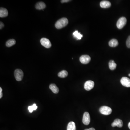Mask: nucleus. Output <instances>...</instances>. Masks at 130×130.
<instances>
[{
  "mask_svg": "<svg viewBox=\"0 0 130 130\" xmlns=\"http://www.w3.org/2000/svg\"><path fill=\"white\" fill-rule=\"evenodd\" d=\"M14 76L17 81H21L23 77L24 73L23 71L20 69H16L15 71Z\"/></svg>",
  "mask_w": 130,
  "mask_h": 130,
  "instance_id": "20e7f679",
  "label": "nucleus"
},
{
  "mask_svg": "<svg viewBox=\"0 0 130 130\" xmlns=\"http://www.w3.org/2000/svg\"><path fill=\"white\" fill-rule=\"evenodd\" d=\"M100 6L102 8H107L110 7L111 3L110 1H102L100 3Z\"/></svg>",
  "mask_w": 130,
  "mask_h": 130,
  "instance_id": "9b49d317",
  "label": "nucleus"
},
{
  "mask_svg": "<svg viewBox=\"0 0 130 130\" xmlns=\"http://www.w3.org/2000/svg\"><path fill=\"white\" fill-rule=\"evenodd\" d=\"M128 127H129V128L130 129V122H129V124H128Z\"/></svg>",
  "mask_w": 130,
  "mask_h": 130,
  "instance_id": "bb28decb",
  "label": "nucleus"
},
{
  "mask_svg": "<svg viewBox=\"0 0 130 130\" xmlns=\"http://www.w3.org/2000/svg\"><path fill=\"white\" fill-rule=\"evenodd\" d=\"M73 35L75 38L77 40H81V38L83 37V35L80 34V32H79L78 31H76L73 32Z\"/></svg>",
  "mask_w": 130,
  "mask_h": 130,
  "instance_id": "a211bd4d",
  "label": "nucleus"
},
{
  "mask_svg": "<svg viewBox=\"0 0 130 130\" xmlns=\"http://www.w3.org/2000/svg\"><path fill=\"white\" fill-rule=\"evenodd\" d=\"M99 111L103 115H108L112 113V110L110 107L107 106H103L100 108Z\"/></svg>",
  "mask_w": 130,
  "mask_h": 130,
  "instance_id": "7ed1b4c3",
  "label": "nucleus"
},
{
  "mask_svg": "<svg viewBox=\"0 0 130 130\" xmlns=\"http://www.w3.org/2000/svg\"><path fill=\"white\" fill-rule=\"evenodd\" d=\"M126 45L127 47L130 48V35L128 37L126 41Z\"/></svg>",
  "mask_w": 130,
  "mask_h": 130,
  "instance_id": "4be33fe9",
  "label": "nucleus"
},
{
  "mask_svg": "<svg viewBox=\"0 0 130 130\" xmlns=\"http://www.w3.org/2000/svg\"><path fill=\"white\" fill-rule=\"evenodd\" d=\"M37 108V106L36 104L34 103L32 106H29L28 109L29 110V112L31 113L33 112V111L36 110Z\"/></svg>",
  "mask_w": 130,
  "mask_h": 130,
  "instance_id": "412c9836",
  "label": "nucleus"
},
{
  "mask_svg": "<svg viewBox=\"0 0 130 130\" xmlns=\"http://www.w3.org/2000/svg\"><path fill=\"white\" fill-rule=\"evenodd\" d=\"M118 44L119 43H118V41L116 39H112L109 42V45L110 47H113V48L116 47L118 46Z\"/></svg>",
  "mask_w": 130,
  "mask_h": 130,
  "instance_id": "2eb2a0df",
  "label": "nucleus"
},
{
  "mask_svg": "<svg viewBox=\"0 0 130 130\" xmlns=\"http://www.w3.org/2000/svg\"><path fill=\"white\" fill-rule=\"evenodd\" d=\"M3 97V93H2V89L1 87H0V99H1Z\"/></svg>",
  "mask_w": 130,
  "mask_h": 130,
  "instance_id": "5701e85b",
  "label": "nucleus"
},
{
  "mask_svg": "<svg viewBox=\"0 0 130 130\" xmlns=\"http://www.w3.org/2000/svg\"><path fill=\"white\" fill-rule=\"evenodd\" d=\"M84 130H96L93 128H89V129H85Z\"/></svg>",
  "mask_w": 130,
  "mask_h": 130,
  "instance_id": "a878e982",
  "label": "nucleus"
},
{
  "mask_svg": "<svg viewBox=\"0 0 130 130\" xmlns=\"http://www.w3.org/2000/svg\"><path fill=\"white\" fill-rule=\"evenodd\" d=\"M49 89L55 94H57L59 93V88L55 84H51L49 85Z\"/></svg>",
  "mask_w": 130,
  "mask_h": 130,
  "instance_id": "4468645a",
  "label": "nucleus"
},
{
  "mask_svg": "<svg viewBox=\"0 0 130 130\" xmlns=\"http://www.w3.org/2000/svg\"><path fill=\"white\" fill-rule=\"evenodd\" d=\"M123 123L122 120L119 119H116L111 124V126L113 127H117L119 128H121L123 126Z\"/></svg>",
  "mask_w": 130,
  "mask_h": 130,
  "instance_id": "9d476101",
  "label": "nucleus"
},
{
  "mask_svg": "<svg viewBox=\"0 0 130 130\" xmlns=\"http://www.w3.org/2000/svg\"><path fill=\"white\" fill-rule=\"evenodd\" d=\"M90 57L87 55H82L80 58V61L83 64H88L90 62Z\"/></svg>",
  "mask_w": 130,
  "mask_h": 130,
  "instance_id": "6e6552de",
  "label": "nucleus"
},
{
  "mask_svg": "<svg viewBox=\"0 0 130 130\" xmlns=\"http://www.w3.org/2000/svg\"><path fill=\"white\" fill-rule=\"evenodd\" d=\"M67 130H76V126L73 122H71L68 124Z\"/></svg>",
  "mask_w": 130,
  "mask_h": 130,
  "instance_id": "dca6fc26",
  "label": "nucleus"
},
{
  "mask_svg": "<svg viewBox=\"0 0 130 130\" xmlns=\"http://www.w3.org/2000/svg\"><path fill=\"white\" fill-rule=\"evenodd\" d=\"M94 86V83L91 80H89L85 82L84 84V88L86 90L90 91Z\"/></svg>",
  "mask_w": 130,
  "mask_h": 130,
  "instance_id": "0eeeda50",
  "label": "nucleus"
},
{
  "mask_svg": "<svg viewBox=\"0 0 130 130\" xmlns=\"http://www.w3.org/2000/svg\"><path fill=\"white\" fill-rule=\"evenodd\" d=\"M121 84L126 87H130V79L127 77H123L120 80Z\"/></svg>",
  "mask_w": 130,
  "mask_h": 130,
  "instance_id": "1a4fd4ad",
  "label": "nucleus"
},
{
  "mask_svg": "<svg viewBox=\"0 0 130 130\" xmlns=\"http://www.w3.org/2000/svg\"><path fill=\"white\" fill-rule=\"evenodd\" d=\"M40 43L43 46L46 48H49L51 47V43L49 39L43 38L40 40Z\"/></svg>",
  "mask_w": 130,
  "mask_h": 130,
  "instance_id": "423d86ee",
  "label": "nucleus"
},
{
  "mask_svg": "<svg viewBox=\"0 0 130 130\" xmlns=\"http://www.w3.org/2000/svg\"><path fill=\"white\" fill-rule=\"evenodd\" d=\"M82 122L85 125H88L90 122V117L88 112H85L83 114L82 119Z\"/></svg>",
  "mask_w": 130,
  "mask_h": 130,
  "instance_id": "39448f33",
  "label": "nucleus"
},
{
  "mask_svg": "<svg viewBox=\"0 0 130 130\" xmlns=\"http://www.w3.org/2000/svg\"><path fill=\"white\" fill-rule=\"evenodd\" d=\"M127 20L125 17L120 18L117 22V27L119 29H122L124 28L127 23Z\"/></svg>",
  "mask_w": 130,
  "mask_h": 130,
  "instance_id": "f03ea898",
  "label": "nucleus"
},
{
  "mask_svg": "<svg viewBox=\"0 0 130 130\" xmlns=\"http://www.w3.org/2000/svg\"><path fill=\"white\" fill-rule=\"evenodd\" d=\"M46 7L45 4L43 2H39L37 3L35 5V8L38 10H42Z\"/></svg>",
  "mask_w": 130,
  "mask_h": 130,
  "instance_id": "ddd939ff",
  "label": "nucleus"
},
{
  "mask_svg": "<svg viewBox=\"0 0 130 130\" xmlns=\"http://www.w3.org/2000/svg\"><path fill=\"white\" fill-rule=\"evenodd\" d=\"M58 76L60 78H64L68 76V72L65 70H63L59 72Z\"/></svg>",
  "mask_w": 130,
  "mask_h": 130,
  "instance_id": "6ab92c4d",
  "label": "nucleus"
},
{
  "mask_svg": "<svg viewBox=\"0 0 130 130\" xmlns=\"http://www.w3.org/2000/svg\"><path fill=\"white\" fill-rule=\"evenodd\" d=\"M15 43H16V41L14 39H10L7 41L6 44V46L8 48H9L15 45Z\"/></svg>",
  "mask_w": 130,
  "mask_h": 130,
  "instance_id": "f3484780",
  "label": "nucleus"
},
{
  "mask_svg": "<svg viewBox=\"0 0 130 130\" xmlns=\"http://www.w3.org/2000/svg\"><path fill=\"white\" fill-rule=\"evenodd\" d=\"M117 65L114 61L111 60L109 62V67L110 69L111 70H114L116 69Z\"/></svg>",
  "mask_w": 130,
  "mask_h": 130,
  "instance_id": "aec40b11",
  "label": "nucleus"
},
{
  "mask_svg": "<svg viewBox=\"0 0 130 130\" xmlns=\"http://www.w3.org/2000/svg\"><path fill=\"white\" fill-rule=\"evenodd\" d=\"M8 11L6 9L3 7L0 8V17L1 18L5 17L8 15Z\"/></svg>",
  "mask_w": 130,
  "mask_h": 130,
  "instance_id": "f8f14e48",
  "label": "nucleus"
},
{
  "mask_svg": "<svg viewBox=\"0 0 130 130\" xmlns=\"http://www.w3.org/2000/svg\"><path fill=\"white\" fill-rule=\"evenodd\" d=\"M69 1H71V0H62L61 1V2L62 3H67V2Z\"/></svg>",
  "mask_w": 130,
  "mask_h": 130,
  "instance_id": "393cba45",
  "label": "nucleus"
},
{
  "mask_svg": "<svg viewBox=\"0 0 130 130\" xmlns=\"http://www.w3.org/2000/svg\"><path fill=\"white\" fill-rule=\"evenodd\" d=\"M128 76H129L130 77V74H128Z\"/></svg>",
  "mask_w": 130,
  "mask_h": 130,
  "instance_id": "cd10ccee",
  "label": "nucleus"
},
{
  "mask_svg": "<svg viewBox=\"0 0 130 130\" xmlns=\"http://www.w3.org/2000/svg\"><path fill=\"white\" fill-rule=\"evenodd\" d=\"M68 23V20L66 18H62L58 20L55 24V28L60 29L66 26Z\"/></svg>",
  "mask_w": 130,
  "mask_h": 130,
  "instance_id": "f257e3e1",
  "label": "nucleus"
},
{
  "mask_svg": "<svg viewBox=\"0 0 130 130\" xmlns=\"http://www.w3.org/2000/svg\"><path fill=\"white\" fill-rule=\"evenodd\" d=\"M4 26V24L1 21L0 23V29H2L3 28Z\"/></svg>",
  "mask_w": 130,
  "mask_h": 130,
  "instance_id": "b1692460",
  "label": "nucleus"
}]
</instances>
